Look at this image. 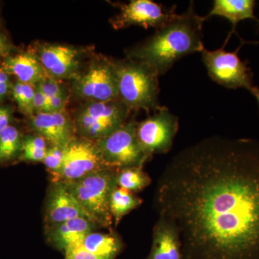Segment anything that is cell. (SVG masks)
Instances as JSON below:
<instances>
[{
  "label": "cell",
  "instance_id": "1",
  "mask_svg": "<svg viewBox=\"0 0 259 259\" xmlns=\"http://www.w3.org/2000/svg\"><path fill=\"white\" fill-rule=\"evenodd\" d=\"M155 201L183 259H259V141L212 136L182 150Z\"/></svg>",
  "mask_w": 259,
  "mask_h": 259
},
{
  "label": "cell",
  "instance_id": "2",
  "mask_svg": "<svg viewBox=\"0 0 259 259\" xmlns=\"http://www.w3.org/2000/svg\"><path fill=\"white\" fill-rule=\"evenodd\" d=\"M205 17L199 16L193 3L183 14H177L151 37L130 51L129 59L144 64L160 76L177 61L204 50L203 27Z\"/></svg>",
  "mask_w": 259,
  "mask_h": 259
},
{
  "label": "cell",
  "instance_id": "3",
  "mask_svg": "<svg viewBox=\"0 0 259 259\" xmlns=\"http://www.w3.org/2000/svg\"><path fill=\"white\" fill-rule=\"evenodd\" d=\"M118 84V99L130 110L146 112L159 107L158 75L139 61H114Z\"/></svg>",
  "mask_w": 259,
  "mask_h": 259
},
{
  "label": "cell",
  "instance_id": "4",
  "mask_svg": "<svg viewBox=\"0 0 259 259\" xmlns=\"http://www.w3.org/2000/svg\"><path fill=\"white\" fill-rule=\"evenodd\" d=\"M117 174L115 170H103L64 183L100 228H110L113 223L110 202L112 192L117 186Z\"/></svg>",
  "mask_w": 259,
  "mask_h": 259
},
{
  "label": "cell",
  "instance_id": "5",
  "mask_svg": "<svg viewBox=\"0 0 259 259\" xmlns=\"http://www.w3.org/2000/svg\"><path fill=\"white\" fill-rule=\"evenodd\" d=\"M131 112L119 99L107 102H87L75 114L76 134L97 141L125 125Z\"/></svg>",
  "mask_w": 259,
  "mask_h": 259
},
{
  "label": "cell",
  "instance_id": "6",
  "mask_svg": "<svg viewBox=\"0 0 259 259\" xmlns=\"http://www.w3.org/2000/svg\"><path fill=\"white\" fill-rule=\"evenodd\" d=\"M135 119L103 139L95 141L104 161L115 171L131 167H144L152 156L141 146L136 136Z\"/></svg>",
  "mask_w": 259,
  "mask_h": 259
},
{
  "label": "cell",
  "instance_id": "7",
  "mask_svg": "<svg viewBox=\"0 0 259 259\" xmlns=\"http://www.w3.org/2000/svg\"><path fill=\"white\" fill-rule=\"evenodd\" d=\"M221 49L215 51L204 50L202 52V61L209 77L219 84L228 89L243 88L251 91L254 88L253 74L247 61L238 57L240 47L233 52Z\"/></svg>",
  "mask_w": 259,
  "mask_h": 259
},
{
  "label": "cell",
  "instance_id": "8",
  "mask_svg": "<svg viewBox=\"0 0 259 259\" xmlns=\"http://www.w3.org/2000/svg\"><path fill=\"white\" fill-rule=\"evenodd\" d=\"M107 169L111 168L104 161L96 142L76 136L64 148L62 166L52 182H74Z\"/></svg>",
  "mask_w": 259,
  "mask_h": 259
},
{
  "label": "cell",
  "instance_id": "9",
  "mask_svg": "<svg viewBox=\"0 0 259 259\" xmlns=\"http://www.w3.org/2000/svg\"><path fill=\"white\" fill-rule=\"evenodd\" d=\"M73 91L87 102H107L118 99V84L114 61L102 58L75 78Z\"/></svg>",
  "mask_w": 259,
  "mask_h": 259
},
{
  "label": "cell",
  "instance_id": "10",
  "mask_svg": "<svg viewBox=\"0 0 259 259\" xmlns=\"http://www.w3.org/2000/svg\"><path fill=\"white\" fill-rule=\"evenodd\" d=\"M179 126L178 117L167 107L160 106L153 115L137 122L136 136L144 151L153 157L171 149Z\"/></svg>",
  "mask_w": 259,
  "mask_h": 259
},
{
  "label": "cell",
  "instance_id": "11",
  "mask_svg": "<svg viewBox=\"0 0 259 259\" xmlns=\"http://www.w3.org/2000/svg\"><path fill=\"white\" fill-rule=\"evenodd\" d=\"M176 15L175 7L167 8L151 0H134L121 5L120 14L112 20V25L117 29L139 25L157 30Z\"/></svg>",
  "mask_w": 259,
  "mask_h": 259
},
{
  "label": "cell",
  "instance_id": "12",
  "mask_svg": "<svg viewBox=\"0 0 259 259\" xmlns=\"http://www.w3.org/2000/svg\"><path fill=\"white\" fill-rule=\"evenodd\" d=\"M35 54L46 72L54 79H74L79 74L81 52L74 47L44 44Z\"/></svg>",
  "mask_w": 259,
  "mask_h": 259
},
{
  "label": "cell",
  "instance_id": "13",
  "mask_svg": "<svg viewBox=\"0 0 259 259\" xmlns=\"http://www.w3.org/2000/svg\"><path fill=\"white\" fill-rule=\"evenodd\" d=\"M77 218H87L94 222L64 183L52 182L46 202V227Z\"/></svg>",
  "mask_w": 259,
  "mask_h": 259
},
{
  "label": "cell",
  "instance_id": "14",
  "mask_svg": "<svg viewBox=\"0 0 259 259\" xmlns=\"http://www.w3.org/2000/svg\"><path fill=\"white\" fill-rule=\"evenodd\" d=\"M28 124L35 134L42 136L51 146L66 147L76 137L74 120L65 110L35 114L30 117Z\"/></svg>",
  "mask_w": 259,
  "mask_h": 259
},
{
  "label": "cell",
  "instance_id": "15",
  "mask_svg": "<svg viewBox=\"0 0 259 259\" xmlns=\"http://www.w3.org/2000/svg\"><path fill=\"white\" fill-rule=\"evenodd\" d=\"M98 228L100 227L96 223L87 218H74L46 227V236L53 246L64 252L68 247L78 243Z\"/></svg>",
  "mask_w": 259,
  "mask_h": 259
},
{
  "label": "cell",
  "instance_id": "16",
  "mask_svg": "<svg viewBox=\"0 0 259 259\" xmlns=\"http://www.w3.org/2000/svg\"><path fill=\"white\" fill-rule=\"evenodd\" d=\"M147 259H183L176 227L161 216L153 228L152 248Z\"/></svg>",
  "mask_w": 259,
  "mask_h": 259
},
{
  "label": "cell",
  "instance_id": "17",
  "mask_svg": "<svg viewBox=\"0 0 259 259\" xmlns=\"http://www.w3.org/2000/svg\"><path fill=\"white\" fill-rule=\"evenodd\" d=\"M1 68L8 74L15 76L17 81L32 85H36L49 76L37 54L31 51L10 54L3 60Z\"/></svg>",
  "mask_w": 259,
  "mask_h": 259
},
{
  "label": "cell",
  "instance_id": "18",
  "mask_svg": "<svg viewBox=\"0 0 259 259\" xmlns=\"http://www.w3.org/2000/svg\"><path fill=\"white\" fill-rule=\"evenodd\" d=\"M255 6L254 0H214L212 10L205 18L207 20L213 16L226 18L233 25L231 35L239 22L252 19L258 23L259 20L254 15Z\"/></svg>",
  "mask_w": 259,
  "mask_h": 259
},
{
  "label": "cell",
  "instance_id": "19",
  "mask_svg": "<svg viewBox=\"0 0 259 259\" xmlns=\"http://www.w3.org/2000/svg\"><path fill=\"white\" fill-rule=\"evenodd\" d=\"M90 253L106 259H115L122 248L120 237L115 233L93 232L75 243Z\"/></svg>",
  "mask_w": 259,
  "mask_h": 259
},
{
  "label": "cell",
  "instance_id": "20",
  "mask_svg": "<svg viewBox=\"0 0 259 259\" xmlns=\"http://www.w3.org/2000/svg\"><path fill=\"white\" fill-rule=\"evenodd\" d=\"M23 136L20 130L10 125L0 132V165H7L20 159Z\"/></svg>",
  "mask_w": 259,
  "mask_h": 259
},
{
  "label": "cell",
  "instance_id": "21",
  "mask_svg": "<svg viewBox=\"0 0 259 259\" xmlns=\"http://www.w3.org/2000/svg\"><path fill=\"white\" fill-rule=\"evenodd\" d=\"M142 199L133 192L116 187L110 198V209L115 226L120 223L124 216L139 207L142 204Z\"/></svg>",
  "mask_w": 259,
  "mask_h": 259
},
{
  "label": "cell",
  "instance_id": "22",
  "mask_svg": "<svg viewBox=\"0 0 259 259\" xmlns=\"http://www.w3.org/2000/svg\"><path fill=\"white\" fill-rule=\"evenodd\" d=\"M151 177L142 167H131L117 171V187L133 193L144 190L151 185Z\"/></svg>",
  "mask_w": 259,
  "mask_h": 259
},
{
  "label": "cell",
  "instance_id": "23",
  "mask_svg": "<svg viewBox=\"0 0 259 259\" xmlns=\"http://www.w3.org/2000/svg\"><path fill=\"white\" fill-rule=\"evenodd\" d=\"M48 141L36 134L23 136V148L20 160L30 162H42L47 155Z\"/></svg>",
  "mask_w": 259,
  "mask_h": 259
},
{
  "label": "cell",
  "instance_id": "24",
  "mask_svg": "<svg viewBox=\"0 0 259 259\" xmlns=\"http://www.w3.org/2000/svg\"><path fill=\"white\" fill-rule=\"evenodd\" d=\"M35 85L17 81L12 86L11 94L18 104V109L23 115L32 117L34 115L33 102Z\"/></svg>",
  "mask_w": 259,
  "mask_h": 259
},
{
  "label": "cell",
  "instance_id": "25",
  "mask_svg": "<svg viewBox=\"0 0 259 259\" xmlns=\"http://www.w3.org/2000/svg\"><path fill=\"white\" fill-rule=\"evenodd\" d=\"M64 148L51 146L48 149L46 157L42 161L48 171L50 172L52 180L57 176L62 166L64 158Z\"/></svg>",
  "mask_w": 259,
  "mask_h": 259
},
{
  "label": "cell",
  "instance_id": "26",
  "mask_svg": "<svg viewBox=\"0 0 259 259\" xmlns=\"http://www.w3.org/2000/svg\"><path fill=\"white\" fill-rule=\"evenodd\" d=\"M37 84L40 88L44 95H45L47 103L51 98L57 96L64 91V88L61 86L60 81L49 76H47L45 79H42Z\"/></svg>",
  "mask_w": 259,
  "mask_h": 259
},
{
  "label": "cell",
  "instance_id": "27",
  "mask_svg": "<svg viewBox=\"0 0 259 259\" xmlns=\"http://www.w3.org/2000/svg\"><path fill=\"white\" fill-rule=\"evenodd\" d=\"M64 253L65 259H106L90 253L77 244L68 247Z\"/></svg>",
  "mask_w": 259,
  "mask_h": 259
},
{
  "label": "cell",
  "instance_id": "28",
  "mask_svg": "<svg viewBox=\"0 0 259 259\" xmlns=\"http://www.w3.org/2000/svg\"><path fill=\"white\" fill-rule=\"evenodd\" d=\"M68 95L66 91H63L57 96L53 97L48 102L45 112H57L65 110L66 102H67Z\"/></svg>",
  "mask_w": 259,
  "mask_h": 259
},
{
  "label": "cell",
  "instance_id": "29",
  "mask_svg": "<svg viewBox=\"0 0 259 259\" xmlns=\"http://www.w3.org/2000/svg\"><path fill=\"white\" fill-rule=\"evenodd\" d=\"M35 97H34L33 102L34 115L45 112L47 105V100L45 95L42 93L37 84L35 85Z\"/></svg>",
  "mask_w": 259,
  "mask_h": 259
},
{
  "label": "cell",
  "instance_id": "30",
  "mask_svg": "<svg viewBox=\"0 0 259 259\" xmlns=\"http://www.w3.org/2000/svg\"><path fill=\"white\" fill-rule=\"evenodd\" d=\"M10 75L0 67V101L6 98L12 90Z\"/></svg>",
  "mask_w": 259,
  "mask_h": 259
},
{
  "label": "cell",
  "instance_id": "31",
  "mask_svg": "<svg viewBox=\"0 0 259 259\" xmlns=\"http://www.w3.org/2000/svg\"><path fill=\"white\" fill-rule=\"evenodd\" d=\"M12 110L10 107L0 105V132L11 125Z\"/></svg>",
  "mask_w": 259,
  "mask_h": 259
},
{
  "label": "cell",
  "instance_id": "32",
  "mask_svg": "<svg viewBox=\"0 0 259 259\" xmlns=\"http://www.w3.org/2000/svg\"><path fill=\"white\" fill-rule=\"evenodd\" d=\"M12 50V45L3 32H0V60L9 56Z\"/></svg>",
  "mask_w": 259,
  "mask_h": 259
},
{
  "label": "cell",
  "instance_id": "33",
  "mask_svg": "<svg viewBox=\"0 0 259 259\" xmlns=\"http://www.w3.org/2000/svg\"><path fill=\"white\" fill-rule=\"evenodd\" d=\"M250 93H251L252 95L256 98L259 107V88H257V87H254V88H253V90L250 91Z\"/></svg>",
  "mask_w": 259,
  "mask_h": 259
},
{
  "label": "cell",
  "instance_id": "34",
  "mask_svg": "<svg viewBox=\"0 0 259 259\" xmlns=\"http://www.w3.org/2000/svg\"><path fill=\"white\" fill-rule=\"evenodd\" d=\"M258 23H259V21H258Z\"/></svg>",
  "mask_w": 259,
  "mask_h": 259
}]
</instances>
